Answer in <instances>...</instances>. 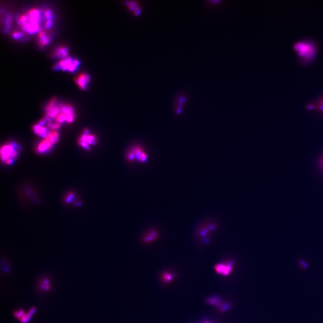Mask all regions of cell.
<instances>
[{"mask_svg":"<svg viewBox=\"0 0 323 323\" xmlns=\"http://www.w3.org/2000/svg\"><path fill=\"white\" fill-rule=\"evenodd\" d=\"M317 166L320 172L323 174V154H322L318 159Z\"/></svg>","mask_w":323,"mask_h":323,"instance_id":"obj_19","label":"cell"},{"mask_svg":"<svg viewBox=\"0 0 323 323\" xmlns=\"http://www.w3.org/2000/svg\"><path fill=\"white\" fill-rule=\"evenodd\" d=\"M163 278H164V280L168 281H170L172 279V276L170 274H168V273H165L163 275Z\"/></svg>","mask_w":323,"mask_h":323,"instance_id":"obj_22","label":"cell"},{"mask_svg":"<svg viewBox=\"0 0 323 323\" xmlns=\"http://www.w3.org/2000/svg\"><path fill=\"white\" fill-rule=\"evenodd\" d=\"M80 65V62L78 60L73 59L71 57H67L61 60L59 62L55 65L54 69L56 70L60 69L65 72L73 73L76 71Z\"/></svg>","mask_w":323,"mask_h":323,"instance_id":"obj_5","label":"cell"},{"mask_svg":"<svg viewBox=\"0 0 323 323\" xmlns=\"http://www.w3.org/2000/svg\"><path fill=\"white\" fill-rule=\"evenodd\" d=\"M98 142L97 137L89 133L88 129H85L79 139V144L86 150H89L90 146L96 145Z\"/></svg>","mask_w":323,"mask_h":323,"instance_id":"obj_7","label":"cell"},{"mask_svg":"<svg viewBox=\"0 0 323 323\" xmlns=\"http://www.w3.org/2000/svg\"><path fill=\"white\" fill-rule=\"evenodd\" d=\"M90 76L86 73H82L75 78V82L77 85L82 90L87 89L90 83Z\"/></svg>","mask_w":323,"mask_h":323,"instance_id":"obj_10","label":"cell"},{"mask_svg":"<svg viewBox=\"0 0 323 323\" xmlns=\"http://www.w3.org/2000/svg\"><path fill=\"white\" fill-rule=\"evenodd\" d=\"M158 236V233L157 232L154 230H151L145 233L143 237L142 241L145 243L151 242L155 240Z\"/></svg>","mask_w":323,"mask_h":323,"instance_id":"obj_15","label":"cell"},{"mask_svg":"<svg viewBox=\"0 0 323 323\" xmlns=\"http://www.w3.org/2000/svg\"><path fill=\"white\" fill-rule=\"evenodd\" d=\"M43 20H48L44 15V10L32 8L18 18V23L24 32L32 34L40 32L41 23Z\"/></svg>","mask_w":323,"mask_h":323,"instance_id":"obj_1","label":"cell"},{"mask_svg":"<svg viewBox=\"0 0 323 323\" xmlns=\"http://www.w3.org/2000/svg\"><path fill=\"white\" fill-rule=\"evenodd\" d=\"M299 267L303 270H306L309 268V265L305 261L303 260H299L298 262Z\"/></svg>","mask_w":323,"mask_h":323,"instance_id":"obj_18","label":"cell"},{"mask_svg":"<svg viewBox=\"0 0 323 323\" xmlns=\"http://www.w3.org/2000/svg\"><path fill=\"white\" fill-rule=\"evenodd\" d=\"M306 108L308 110H315V105L314 103H311L307 105Z\"/></svg>","mask_w":323,"mask_h":323,"instance_id":"obj_21","label":"cell"},{"mask_svg":"<svg viewBox=\"0 0 323 323\" xmlns=\"http://www.w3.org/2000/svg\"><path fill=\"white\" fill-rule=\"evenodd\" d=\"M127 159L129 161H137L145 162L148 160V155L140 146L136 145L132 147L127 154Z\"/></svg>","mask_w":323,"mask_h":323,"instance_id":"obj_6","label":"cell"},{"mask_svg":"<svg viewBox=\"0 0 323 323\" xmlns=\"http://www.w3.org/2000/svg\"><path fill=\"white\" fill-rule=\"evenodd\" d=\"M186 100H187V98L184 95L179 97L177 99L176 109V113L177 115H179L183 111L184 105L186 103Z\"/></svg>","mask_w":323,"mask_h":323,"instance_id":"obj_14","label":"cell"},{"mask_svg":"<svg viewBox=\"0 0 323 323\" xmlns=\"http://www.w3.org/2000/svg\"><path fill=\"white\" fill-rule=\"evenodd\" d=\"M210 323L208 322H204V323Z\"/></svg>","mask_w":323,"mask_h":323,"instance_id":"obj_23","label":"cell"},{"mask_svg":"<svg viewBox=\"0 0 323 323\" xmlns=\"http://www.w3.org/2000/svg\"><path fill=\"white\" fill-rule=\"evenodd\" d=\"M215 271L217 274L227 276L231 273L233 269V264L231 262L218 263L214 266Z\"/></svg>","mask_w":323,"mask_h":323,"instance_id":"obj_8","label":"cell"},{"mask_svg":"<svg viewBox=\"0 0 323 323\" xmlns=\"http://www.w3.org/2000/svg\"><path fill=\"white\" fill-rule=\"evenodd\" d=\"M317 45L312 39H304L294 44L293 48L297 52L298 60L302 65L309 64L315 57Z\"/></svg>","mask_w":323,"mask_h":323,"instance_id":"obj_2","label":"cell"},{"mask_svg":"<svg viewBox=\"0 0 323 323\" xmlns=\"http://www.w3.org/2000/svg\"><path fill=\"white\" fill-rule=\"evenodd\" d=\"M75 196V193L73 192H69L64 196L62 198V202L65 205H68L72 202Z\"/></svg>","mask_w":323,"mask_h":323,"instance_id":"obj_16","label":"cell"},{"mask_svg":"<svg viewBox=\"0 0 323 323\" xmlns=\"http://www.w3.org/2000/svg\"><path fill=\"white\" fill-rule=\"evenodd\" d=\"M22 36V33L19 32H14L12 34V37L16 39L20 38V37H21Z\"/></svg>","mask_w":323,"mask_h":323,"instance_id":"obj_20","label":"cell"},{"mask_svg":"<svg viewBox=\"0 0 323 323\" xmlns=\"http://www.w3.org/2000/svg\"><path fill=\"white\" fill-rule=\"evenodd\" d=\"M59 133L57 130H52L48 132V135L41 141L37 147V151L39 154H44L51 150L59 140Z\"/></svg>","mask_w":323,"mask_h":323,"instance_id":"obj_4","label":"cell"},{"mask_svg":"<svg viewBox=\"0 0 323 323\" xmlns=\"http://www.w3.org/2000/svg\"><path fill=\"white\" fill-rule=\"evenodd\" d=\"M48 129L46 124L42 125L39 123H38L33 127V130L34 133L37 135L43 138L46 137L48 135V132H49Z\"/></svg>","mask_w":323,"mask_h":323,"instance_id":"obj_12","label":"cell"},{"mask_svg":"<svg viewBox=\"0 0 323 323\" xmlns=\"http://www.w3.org/2000/svg\"><path fill=\"white\" fill-rule=\"evenodd\" d=\"M314 104L315 111L323 113V96L319 98L315 102H314Z\"/></svg>","mask_w":323,"mask_h":323,"instance_id":"obj_17","label":"cell"},{"mask_svg":"<svg viewBox=\"0 0 323 323\" xmlns=\"http://www.w3.org/2000/svg\"><path fill=\"white\" fill-rule=\"evenodd\" d=\"M21 147L14 142H9L1 147V160L6 165H11L18 158Z\"/></svg>","mask_w":323,"mask_h":323,"instance_id":"obj_3","label":"cell"},{"mask_svg":"<svg viewBox=\"0 0 323 323\" xmlns=\"http://www.w3.org/2000/svg\"><path fill=\"white\" fill-rule=\"evenodd\" d=\"M69 49L65 46H61L57 48L54 53V55L57 58H61L62 59L68 57Z\"/></svg>","mask_w":323,"mask_h":323,"instance_id":"obj_13","label":"cell"},{"mask_svg":"<svg viewBox=\"0 0 323 323\" xmlns=\"http://www.w3.org/2000/svg\"><path fill=\"white\" fill-rule=\"evenodd\" d=\"M51 40V37L49 32L45 30H41L39 32L37 37V41L41 47H44L48 45Z\"/></svg>","mask_w":323,"mask_h":323,"instance_id":"obj_11","label":"cell"},{"mask_svg":"<svg viewBox=\"0 0 323 323\" xmlns=\"http://www.w3.org/2000/svg\"><path fill=\"white\" fill-rule=\"evenodd\" d=\"M207 302L208 304L216 307L221 311H225L230 308L229 304L224 302L222 299L216 296L210 297L208 299Z\"/></svg>","mask_w":323,"mask_h":323,"instance_id":"obj_9","label":"cell"}]
</instances>
